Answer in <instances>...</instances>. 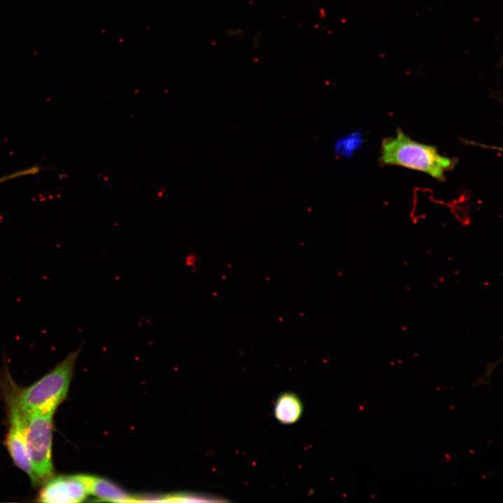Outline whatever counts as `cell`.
I'll list each match as a JSON object with an SVG mask.
<instances>
[{
    "instance_id": "obj_1",
    "label": "cell",
    "mask_w": 503,
    "mask_h": 503,
    "mask_svg": "<svg viewBox=\"0 0 503 503\" xmlns=\"http://www.w3.org/2000/svg\"><path fill=\"white\" fill-rule=\"evenodd\" d=\"M380 160L384 164L421 171L439 180L457 163L455 159L441 155L435 146L416 142L400 129L395 137L382 141Z\"/></svg>"
},
{
    "instance_id": "obj_2",
    "label": "cell",
    "mask_w": 503,
    "mask_h": 503,
    "mask_svg": "<svg viewBox=\"0 0 503 503\" xmlns=\"http://www.w3.org/2000/svg\"><path fill=\"white\" fill-rule=\"evenodd\" d=\"M79 350L68 354L48 373L13 399L23 414L34 411L54 412L66 398Z\"/></svg>"
},
{
    "instance_id": "obj_3",
    "label": "cell",
    "mask_w": 503,
    "mask_h": 503,
    "mask_svg": "<svg viewBox=\"0 0 503 503\" xmlns=\"http://www.w3.org/2000/svg\"><path fill=\"white\" fill-rule=\"evenodd\" d=\"M53 411H34L24 415L26 446L33 471L40 481L53 476L52 438Z\"/></svg>"
},
{
    "instance_id": "obj_4",
    "label": "cell",
    "mask_w": 503,
    "mask_h": 503,
    "mask_svg": "<svg viewBox=\"0 0 503 503\" xmlns=\"http://www.w3.org/2000/svg\"><path fill=\"white\" fill-rule=\"evenodd\" d=\"M10 429L6 438V445L14 463L29 475L32 483L38 481L33 471L29 458L24 436V415L13 399L10 402Z\"/></svg>"
},
{
    "instance_id": "obj_5",
    "label": "cell",
    "mask_w": 503,
    "mask_h": 503,
    "mask_svg": "<svg viewBox=\"0 0 503 503\" xmlns=\"http://www.w3.org/2000/svg\"><path fill=\"white\" fill-rule=\"evenodd\" d=\"M88 493L79 474L52 477L41 489L38 501L46 503H75L84 501Z\"/></svg>"
},
{
    "instance_id": "obj_6",
    "label": "cell",
    "mask_w": 503,
    "mask_h": 503,
    "mask_svg": "<svg viewBox=\"0 0 503 503\" xmlns=\"http://www.w3.org/2000/svg\"><path fill=\"white\" fill-rule=\"evenodd\" d=\"M79 476L85 483L88 495H92L101 501L139 502V497L131 495L108 480L87 474H79Z\"/></svg>"
},
{
    "instance_id": "obj_7",
    "label": "cell",
    "mask_w": 503,
    "mask_h": 503,
    "mask_svg": "<svg viewBox=\"0 0 503 503\" xmlns=\"http://www.w3.org/2000/svg\"><path fill=\"white\" fill-rule=\"evenodd\" d=\"M303 406L300 398L294 393H281L274 404L275 418L282 424L296 423L302 414Z\"/></svg>"
},
{
    "instance_id": "obj_8",
    "label": "cell",
    "mask_w": 503,
    "mask_h": 503,
    "mask_svg": "<svg viewBox=\"0 0 503 503\" xmlns=\"http://www.w3.org/2000/svg\"><path fill=\"white\" fill-rule=\"evenodd\" d=\"M363 142L361 130H357L337 138L333 151L337 156L350 159L360 149Z\"/></svg>"
},
{
    "instance_id": "obj_9",
    "label": "cell",
    "mask_w": 503,
    "mask_h": 503,
    "mask_svg": "<svg viewBox=\"0 0 503 503\" xmlns=\"http://www.w3.org/2000/svg\"><path fill=\"white\" fill-rule=\"evenodd\" d=\"M41 166H35L30 167L29 168L17 170L15 172L8 174V175L0 177V184L9 181L13 179L20 177L37 174L38 172L41 171Z\"/></svg>"
},
{
    "instance_id": "obj_10",
    "label": "cell",
    "mask_w": 503,
    "mask_h": 503,
    "mask_svg": "<svg viewBox=\"0 0 503 503\" xmlns=\"http://www.w3.org/2000/svg\"><path fill=\"white\" fill-rule=\"evenodd\" d=\"M226 35L229 38L235 37L236 38H241L245 35V32L242 29L228 30Z\"/></svg>"
},
{
    "instance_id": "obj_11",
    "label": "cell",
    "mask_w": 503,
    "mask_h": 503,
    "mask_svg": "<svg viewBox=\"0 0 503 503\" xmlns=\"http://www.w3.org/2000/svg\"><path fill=\"white\" fill-rule=\"evenodd\" d=\"M261 42V33H256L254 36L253 40V46L255 48H258V47L260 45Z\"/></svg>"
}]
</instances>
